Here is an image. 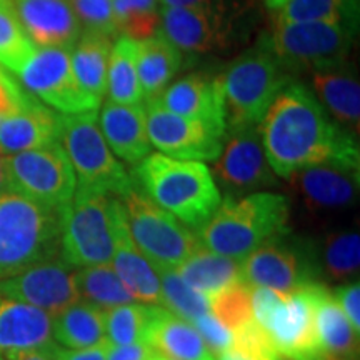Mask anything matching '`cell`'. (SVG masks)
Instances as JSON below:
<instances>
[{
	"instance_id": "obj_1",
	"label": "cell",
	"mask_w": 360,
	"mask_h": 360,
	"mask_svg": "<svg viewBox=\"0 0 360 360\" xmlns=\"http://www.w3.org/2000/svg\"><path fill=\"white\" fill-rule=\"evenodd\" d=\"M260 139L270 169L281 179L314 165L360 167L357 135L330 119L305 85L289 82L260 124Z\"/></svg>"
},
{
	"instance_id": "obj_2",
	"label": "cell",
	"mask_w": 360,
	"mask_h": 360,
	"mask_svg": "<svg viewBox=\"0 0 360 360\" xmlns=\"http://www.w3.org/2000/svg\"><path fill=\"white\" fill-rule=\"evenodd\" d=\"M289 217V199L282 193L225 195L197 236L207 250L242 260L274 237L290 232Z\"/></svg>"
},
{
	"instance_id": "obj_3",
	"label": "cell",
	"mask_w": 360,
	"mask_h": 360,
	"mask_svg": "<svg viewBox=\"0 0 360 360\" xmlns=\"http://www.w3.org/2000/svg\"><path fill=\"white\" fill-rule=\"evenodd\" d=\"M132 179L148 199L197 231L222 200L210 170L197 160L172 159L155 152L135 165Z\"/></svg>"
},
{
	"instance_id": "obj_4",
	"label": "cell",
	"mask_w": 360,
	"mask_h": 360,
	"mask_svg": "<svg viewBox=\"0 0 360 360\" xmlns=\"http://www.w3.org/2000/svg\"><path fill=\"white\" fill-rule=\"evenodd\" d=\"M60 214L17 192L0 195V278L60 255Z\"/></svg>"
},
{
	"instance_id": "obj_5",
	"label": "cell",
	"mask_w": 360,
	"mask_h": 360,
	"mask_svg": "<svg viewBox=\"0 0 360 360\" xmlns=\"http://www.w3.org/2000/svg\"><path fill=\"white\" fill-rule=\"evenodd\" d=\"M229 130L260 127L277 94L292 82L289 70L262 45L238 56L219 75Z\"/></svg>"
},
{
	"instance_id": "obj_6",
	"label": "cell",
	"mask_w": 360,
	"mask_h": 360,
	"mask_svg": "<svg viewBox=\"0 0 360 360\" xmlns=\"http://www.w3.org/2000/svg\"><path fill=\"white\" fill-rule=\"evenodd\" d=\"M122 210L120 197L77 188L60 214V257L74 269L110 264Z\"/></svg>"
},
{
	"instance_id": "obj_7",
	"label": "cell",
	"mask_w": 360,
	"mask_h": 360,
	"mask_svg": "<svg viewBox=\"0 0 360 360\" xmlns=\"http://www.w3.org/2000/svg\"><path fill=\"white\" fill-rule=\"evenodd\" d=\"M58 143L69 157L77 188L122 197L135 186L98 127L97 110L60 115Z\"/></svg>"
},
{
	"instance_id": "obj_8",
	"label": "cell",
	"mask_w": 360,
	"mask_h": 360,
	"mask_svg": "<svg viewBox=\"0 0 360 360\" xmlns=\"http://www.w3.org/2000/svg\"><path fill=\"white\" fill-rule=\"evenodd\" d=\"M130 236L157 274L177 270L202 245L191 227L148 199L137 186L122 197Z\"/></svg>"
},
{
	"instance_id": "obj_9",
	"label": "cell",
	"mask_w": 360,
	"mask_h": 360,
	"mask_svg": "<svg viewBox=\"0 0 360 360\" xmlns=\"http://www.w3.org/2000/svg\"><path fill=\"white\" fill-rule=\"evenodd\" d=\"M354 22H274L259 44L289 72H317L344 64L354 44Z\"/></svg>"
},
{
	"instance_id": "obj_10",
	"label": "cell",
	"mask_w": 360,
	"mask_h": 360,
	"mask_svg": "<svg viewBox=\"0 0 360 360\" xmlns=\"http://www.w3.org/2000/svg\"><path fill=\"white\" fill-rule=\"evenodd\" d=\"M242 282L281 294L319 282L322 277L319 247L290 232L274 237L240 260Z\"/></svg>"
},
{
	"instance_id": "obj_11",
	"label": "cell",
	"mask_w": 360,
	"mask_h": 360,
	"mask_svg": "<svg viewBox=\"0 0 360 360\" xmlns=\"http://www.w3.org/2000/svg\"><path fill=\"white\" fill-rule=\"evenodd\" d=\"M11 192L62 210L77 191V179L60 143L7 157Z\"/></svg>"
},
{
	"instance_id": "obj_12",
	"label": "cell",
	"mask_w": 360,
	"mask_h": 360,
	"mask_svg": "<svg viewBox=\"0 0 360 360\" xmlns=\"http://www.w3.org/2000/svg\"><path fill=\"white\" fill-rule=\"evenodd\" d=\"M225 139L210 172L225 195L242 197L278 186L277 175L265 159L259 127L229 130Z\"/></svg>"
},
{
	"instance_id": "obj_13",
	"label": "cell",
	"mask_w": 360,
	"mask_h": 360,
	"mask_svg": "<svg viewBox=\"0 0 360 360\" xmlns=\"http://www.w3.org/2000/svg\"><path fill=\"white\" fill-rule=\"evenodd\" d=\"M22 84L62 114L97 110L101 101L85 92L75 77L69 51L40 47L19 72Z\"/></svg>"
},
{
	"instance_id": "obj_14",
	"label": "cell",
	"mask_w": 360,
	"mask_h": 360,
	"mask_svg": "<svg viewBox=\"0 0 360 360\" xmlns=\"http://www.w3.org/2000/svg\"><path fill=\"white\" fill-rule=\"evenodd\" d=\"M147 134L152 147L160 154L182 160L215 162L225 139L204 124L174 114L159 98L146 102Z\"/></svg>"
},
{
	"instance_id": "obj_15",
	"label": "cell",
	"mask_w": 360,
	"mask_h": 360,
	"mask_svg": "<svg viewBox=\"0 0 360 360\" xmlns=\"http://www.w3.org/2000/svg\"><path fill=\"white\" fill-rule=\"evenodd\" d=\"M0 297L57 314L77 302L75 269L58 257L34 264L11 277L0 278Z\"/></svg>"
},
{
	"instance_id": "obj_16",
	"label": "cell",
	"mask_w": 360,
	"mask_h": 360,
	"mask_svg": "<svg viewBox=\"0 0 360 360\" xmlns=\"http://www.w3.org/2000/svg\"><path fill=\"white\" fill-rule=\"evenodd\" d=\"M309 285L283 294L282 304L274 312L267 327L283 360H326L319 340Z\"/></svg>"
},
{
	"instance_id": "obj_17",
	"label": "cell",
	"mask_w": 360,
	"mask_h": 360,
	"mask_svg": "<svg viewBox=\"0 0 360 360\" xmlns=\"http://www.w3.org/2000/svg\"><path fill=\"white\" fill-rule=\"evenodd\" d=\"M160 30L180 52L210 53L231 42V20L222 4L209 7L162 8Z\"/></svg>"
},
{
	"instance_id": "obj_18",
	"label": "cell",
	"mask_w": 360,
	"mask_h": 360,
	"mask_svg": "<svg viewBox=\"0 0 360 360\" xmlns=\"http://www.w3.org/2000/svg\"><path fill=\"white\" fill-rule=\"evenodd\" d=\"M22 29L34 45L72 51L82 34L70 0H11Z\"/></svg>"
},
{
	"instance_id": "obj_19",
	"label": "cell",
	"mask_w": 360,
	"mask_h": 360,
	"mask_svg": "<svg viewBox=\"0 0 360 360\" xmlns=\"http://www.w3.org/2000/svg\"><path fill=\"white\" fill-rule=\"evenodd\" d=\"M159 101L174 114L197 120L214 134L224 139L227 137L224 96L219 77L191 74L169 85Z\"/></svg>"
},
{
	"instance_id": "obj_20",
	"label": "cell",
	"mask_w": 360,
	"mask_h": 360,
	"mask_svg": "<svg viewBox=\"0 0 360 360\" xmlns=\"http://www.w3.org/2000/svg\"><path fill=\"white\" fill-rule=\"evenodd\" d=\"M292 187L314 212L347 209L359 195V169L337 164L314 165L297 170L290 177Z\"/></svg>"
},
{
	"instance_id": "obj_21",
	"label": "cell",
	"mask_w": 360,
	"mask_h": 360,
	"mask_svg": "<svg viewBox=\"0 0 360 360\" xmlns=\"http://www.w3.org/2000/svg\"><path fill=\"white\" fill-rule=\"evenodd\" d=\"M52 335V314L0 297V355H12L49 347Z\"/></svg>"
},
{
	"instance_id": "obj_22",
	"label": "cell",
	"mask_w": 360,
	"mask_h": 360,
	"mask_svg": "<svg viewBox=\"0 0 360 360\" xmlns=\"http://www.w3.org/2000/svg\"><path fill=\"white\" fill-rule=\"evenodd\" d=\"M101 130L107 146L125 164L137 165L152 154L147 134L146 107L107 101L101 110Z\"/></svg>"
},
{
	"instance_id": "obj_23",
	"label": "cell",
	"mask_w": 360,
	"mask_h": 360,
	"mask_svg": "<svg viewBox=\"0 0 360 360\" xmlns=\"http://www.w3.org/2000/svg\"><path fill=\"white\" fill-rule=\"evenodd\" d=\"M60 115L27 96L17 114L0 120V148L7 155L34 150L58 142Z\"/></svg>"
},
{
	"instance_id": "obj_24",
	"label": "cell",
	"mask_w": 360,
	"mask_h": 360,
	"mask_svg": "<svg viewBox=\"0 0 360 360\" xmlns=\"http://www.w3.org/2000/svg\"><path fill=\"white\" fill-rule=\"evenodd\" d=\"M112 260H114L115 274L134 297V300L162 307L159 274L135 245L129 231L125 210H122L117 220Z\"/></svg>"
},
{
	"instance_id": "obj_25",
	"label": "cell",
	"mask_w": 360,
	"mask_h": 360,
	"mask_svg": "<svg viewBox=\"0 0 360 360\" xmlns=\"http://www.w3.org/2000/svg\"><path fill=\"white\" fill-rule=\"evenodd\" d=\"M315 307V323L326 360H359V334L339 302L322 282L309 285Z\"/></svg>"
},
{
	"instance_id": "obj_26",
	"label": "cell",
	"mask_w": 360,
	"mask_h": 360,
	"mask_svg": "<svg viewBox=\"0 0 360 360\" xmlns=\"http://www.w3.org/2000/svg\"><path fill=\"white\" fill-rule=\"evenodd\" d=\"M312 85L317 101L328 115L354 135L359 134L360 124V85L354 72L344 64L312 72Z\"/></svg>"
},
{
	"instance_id": "obj_27",
	"label": "cell",
	"mask_w": 360,
	"mask_h": 360,
	"mask_svg": "<svg viewBox=\"0 0 360 360\" xmlns=\"http://www.w3.org/2000/svg\"><path fill=\"white\" fill-rule=\"evenodd\" d=\"M182 65L179 51L159 29L150 37L137 42V72L142 97L147 101L159 98L177 75Z\"/></svg>"
},
{
	"instance_id": "obj_28",
	"label": "cell",
	"mask_w": 360,
	"mask_h": 360,
	"mask_svg": "<svg viewBox=\"0 0 360 360\" xmlns=\"http://www.w3.org/2000/svg\"><path fill=\"white\" fill-rule=\"evenodd\" d=\"M52 335L58 347L80 350L107 344L105 310L77 300L52 315Z\"/></svg>"
},
{
	"instance_id": "obj_29",
	"label": "cell",
	"mask_w": 360,
	"mask_h": 360,
	"mask_svg": "<svg viewBox=\"0 0 360 360\" xmlns=\"http://www.w3.org/2000/svg\"><path fill=\"white\" fill-rule=\"evenodd\" d=\"M147 344L174 360H215L193 326L164 307H157Z\"/></svg>"
},
{
	"instance_id": "obj_30",
	"label": "cell",
	"mask_w": 360,
	"mask_h": 360,
	"mask_svg": "<svg viewBox=\"0 0 360 360\" xmlns=\"http://www.w3.org/2000/svg\"><path fill=\"white\" fill-rule=\"evenodd\" d=\"M112 45L114 37L110 35L85 30L72 49L74 53L70 56V62L75 77L85 92L97 101H102L107 92V70Z\"/></svg>"
},
{
	"instance_id": "obj_31",
	"label": "cell",
	"mask_w": 360,
	"mask_h": 360,
	"mask_svg": "<svg viewBox=\"0 0 360 360\" xmlns=\"http://www.w3.org/2000/svg\"><path fill=\"white\" fill-rule=\"evenodd\" d=\"M175 272L200 294L212 297L225 287L242 281L240 260L224 257L199 247Z\"/></svg>"
},
{
	"instance_id": "obj_32",
	"label": "cell",
	"mask_w": 360,
	"mask_h": 360,
	"mask_svg": "<svg viewBox=\"0 0 360 360\" xmlns=\"http://www.w3.org/2000/svg\"><path fill=\"white\" fill-rule=\"evenodd\" d=\"M109 101L127 105L142 103V89L137 72V42L120 35L112 45L107 70Z\"/></svg>"
},
{
	"instance_id": "obj_33",
	"label": "cell",
	"mask_w": 360,
	"mask_h": 360,
	"mask_svg": "<svg viewBox=\"0 0 360 360\" xmlns=\"http://www.w3.org/2000/svg\"><path fill=\"white\" fill-rule=\"evenodd\" d=\"M75 283L79 299L102 310L134 302V297L109 264L75 270Z\"/></svg>"
},
{
	"instance_id": "obj_34",
	"label": "cell",
	"mask_w": 360,
	"mask_h": 360,
	"mask_svg": "<svg viewBox=\"0 0 360 360\" xmlns=\"http://www.w3.org/2000/svg\"><path fill=\"white\" fill-rule=\"evenodd\" d=\"M322 276L330 282L357 281L360 270V237L357 231L334 232L319 249Z\"/></svg>"
},
{
	"instance_id": "obj_35",
	"label": "cell",
	"mask_w": 360,
	"mask_h": 360,
	"mask_svg": "<svg viewBox=\"0 0 360 360\" xmlns=\"http://www.w3.org/2000/svg\"><path fill=\"white\" fill-rule=\"evenodd\" d=\"M159 305L124 304L119 307L105 310V339L109 345H129L143 342L147 335Z\"/></svg>"
},
{
	"instance_id": "obj_36",
	"label": "cell",
	"mask_w": 360,
	"mask_h": 360,
	"mask_svg": "<svg viewBox=\"0 0 360 360\" xmlns=\"http://www.w3.org/2000/svg\"><path fill=\"white\" fill-rule=\"evenodd\" d=\"M162 307L169 310L175 317L193 323L204 314H209V297L200 294L184 281L175 270L159 274Z\"/></svg>"
},
{
	"instance_id": "obj_37",
	"label": "cell",
	"mask_w": 360,
	"mask_h": 360,
	"mask_svg": "<svg viewBox=\"0 0 360 360\" xmlns=\"http://www.w3.org/2000/svg\"><path fill=\"white\" fill-rule=\"evenodd\" d=\"M160 0H110L117 34L143 40L154 35L160 25Z\"/></svg>"
},
{
	"instance_id": "obj_38",
	"label": "cell",
	"mask_w": 360,
	"mask_h": 360,
	"mask_svg": "<svg viewBox=\"0 0 360 360\" xmlns=\"http://www.w3.org/2000/svg\"><path fill=\"white\" fill-rule=\"evenodd\" d=\"M35 51L37 47L22 29L11 0L0 4V65L19 74Z\"/></svg>"
},
{
	"instance_id": "obj_39",
	"label": "cell",
	"mask_w": 360,
	"mask_h": 360,
	"mask_svg": "<svg viewBox=\"0 0 360 360\" xmlns=\"http://www.w3.org/2000/svg\"><path fill=\"white\" fill-rule=\"evenodd\" d=\"M354 0H289L278 8L276 22H354Z\"/></svg>"
},
{
	"instance_id": "obj_40",
	"label": "cell",
	"mask_w": 360,
	"mask_h": 360,
	"mask_svg": "<svg viewBox=\"0 0 360 360\" xmlns=\"http://www.w3.org/2000/svg\"><path fill=\"white\" fill-rule=\"evenodd\" d=\"M210 310L217 321L229 328L236 330L254 319L252 315V287L245 282H236L225 287L217 294L209 297Z\"/></svg>"
},
{
	"instance_id": "obj_41",
	"label": "cell",
	"mask_w": 360,
	"mask_h": 360,
	"mask_svg": "<svg viewBox=\"0 0 360 360\" xmlns=\"http://www.w3.org/2000/svg\"><path fill=\"white\" fill-rule=\"evenodd\" d=\"M232 349L249 360H283L274 345L272 337L254 319L233 330Z\"/></svg>"
},
{
	"instance_id": "obj_42",
	"label": "cell",
	"mask_w": 360,
	"mask_h": 360,
	"mask_svg": "<svg viewBox=\"0 0 360 360\" xmlns=\"http://www.w3.org/2000/svg\"><path fill=\"white\" fill-rule=\"evenodd\" d=\"M70 4L85 30H94L110 37L119 35L115 30L110 0H70Z\"/></svg>"
},
{
	"instance_id": "obj_43",
	"label": "cell",
	"mask_w": 360,
	"mask_h": 360,
	"mask_svg": "<svg viewBox=\"0 0 360 360\" xmlns=\"http://www.w3.org/2000/svg\"><path fill=\"white\" fill-rule=\"evenodd\" d=\"M195 330L199 332L202 340L205 342L207 349L210 350V354L219 355L225 352V350L232 349L233 344V334L232 330H229L227 327L222 326L212 314H204L202 317L197 319L193 322Z\"/></svg>"
},
{
	"instance_id": "obj_44",
	"label": "cell",
	"mask_w": 360,
	"mask_h": 360,
	"mask_svg": "<svg viewBox=\"0 0 360 360\" xmlns=\"http://www.w3.org/2000/svg\"><path fill=\"white\" fill-rule=\"evenodd\" d=\"M283 294L267 289V287H252V315L254 321L267 330L272 315L282 304Z\"/></svg>"
},
{
	"instance_id": "obj_45",
	"label": "cell",
	"mask_w": 360,
	"mask_h": 360,
	"mask_svg": "<svg viewBox=\"0 0 360 360\" xmlns=\"http://www.w3.org/2000/svg\"><path fill=\"white\" fill-rule=\"evenodd\" d=\"M332 294L344 310L345 317L355 332H360V282H347L344 285L335 287Z\"/></svg>"
},
{
	"instance_id": "obj_46",
	"label": "cell",
	"mask_w": 360,
	"mask_h": 360,
	"mask_svg": "<svg viewBox=\"0 0 360 360\" xmlns=\"http://www.w3.org/2000/svg\"><path fill=\"white\" fill-rule=\"evenodd\" d=\"M29 94L24 92L15 80L8 77V75L0 69V120L4 117L17 114L22 107H24L25 98Z\"/></svg>"
},
{
	"instance_id": "obj_47",
	"label": "cell",
	"mask_w": 360,
	"mask_h": 360,
	"mask_svg": "<svg viewBox=\"0 0 360 360\" xmlns=\"http://www.w3.org/2000/svg\"><path fill=\"white\" fill-rule=\"evenodd\" d=\"M157 350L152 345L137 342L129 345H109L107 360H154Z\"/></svg>"
},
{
	"instance_id": "obj_48",
	"label": "cell",
	"mask_w": 360,
	"mask_h": 360,
	"mask_svg": "<svg viewBox=\"0 0 360 360\" xmlns=\"http://www.w3.org/2000/svg\"><path fill=\"white\" fill-rule=\"evenodd\" d=\"M107 349H109V344H102L97 345V347L80 350L62 349L57 345L56 360H107Z\"/></svg>"
},
{
	"instance_id": "obj_49",
	"label": "cell",
	"mask_w": 360,
	"mask_h": 360,
	"mask_svg": "<svg viewBox=\"0 0 360 360\" xmlns=\"http://www.w3.org/2000/svg\"><path fill=\"white\" fill-rule=\"evenodd\" d=\"M56 350L57 344L49 345V347L27 350V352H20L12 355V357H4L6 360H56Z\"/></svg>"
},
{
	"instance_id": "obj_50",
	"label": "cell",
	"mask_w": 360,
	"mask_h": 360,
	"mask_svg": "<svg viewBox=\"0 0 360 360\" xmlns=\"http://www.w3.org/2000/svg\"><path fill=\"white\" fill-rule=\"evenodd\" d=\"M162 8H175V7H209L217 6L220 0H160Z\"/></svg>"
},
{
	"instance_id": "obj_51",
	"label": "cell",
	"mask_w": 360,
	"mask_h": 360,
	"mask_svg": "<svg viewBox=\"0 0 360 360\" xmlns=\"http://www.w3.org/2000/svg\"><path fill=\"white\" fill-rule=\"evenodd\" d=\"M7 154L0 148V195L11 192V180H8V167H7Z\"/></svg>"
},
{
	"instance_id": "obj_52",
	"label": "cell",
	"mask_w": 360,
	"mask_h": 360,
	"mask_svg": "<svg viewBox=\"0 0 360 360\" xmlns=\"http://www.w3.org/2000/svg\"><path fill=\"white\" fill-rule=\"evenodd\" d=\"M215 360H249V359H245L244 355L238 354L237 350L229 349V350H225V352H222V354L215 355Z\"/></svg>"
},
{
	"instance_id": "obj_53",
	"label": "cell",
	"mask_w": 360,
	"mask_h": 360,
	"mask_svg": "<svg viewBox=\"0 0 360 360\" xmlns=\"http://www.w3.org/2000/svg\"><path fill=\"white\" fill-rule=\"evenodd\" d=\"M264 2L270 11H278V8H282L289 0H264Z\"/></svg>"
},
{
	"instance_id": "obj_54",
	"label": "cell",
	"mask_w": 360,
	"mask_h": 360,
	"mask_svg": "<svg viewBox=\"0 0 360 360\" xmlns=\"http://www.w3.org/2000/svg\"><path fill=\"white\" fill-rule=\"evenodd\" d=\"M154 360H174V359H170V357H165V355H162L160 352H157V355L154 357Z\"/></svg>"
},
{
	"instance_id": "obj_55",
	"label": "cell",
	"mask_w": 360,
	"mask_h": 360,
	"mask_svg": "<svg viewBox=\"0 0 360 360\" xmlns=\"http://www.w3.org/2000/svg\"><path fill=\"white\" fill-rule=\"evenodd\" d=\"M4 2H8V0H0V4H4Z\"/></svg>"
},
{
	"instance_id": "obj_56",
	"label": "cell",
	"mask_w": 360,
	"mask_h": 360,
	"mask_svg": "<svg viewBox=\"0 0 360 360\" xmlns=\"http://www.w3.org/2000/svg\"><path fill=\"white\" fill-rule=\"evenodd\" d=\"M0 360H6V359H4V355H0Z\"/></svg>"
}]
</instances>
